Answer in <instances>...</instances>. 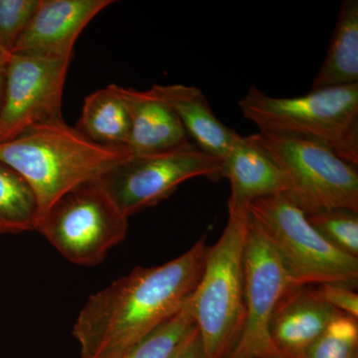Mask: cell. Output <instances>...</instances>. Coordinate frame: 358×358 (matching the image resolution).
Masks as SVG:
<instances>
[{
	"mask_svg": "<svg viewBox=\"0 0 358 358\" xmlns=\"http://www.w3.org/2000/svg\"><path fill=\"white\" fill-rule=\"evenodd\" d=\"M192 296L173 317L160 324L117 358H169L195 329Z\"/></svg>",
	"mask_w": 358,
	"mask_h": 358,
	"instance_id": "d6986e66",
	"label": "cell"
},
{
	"mask_svg": "<svg viewBox=\"0 0 358 358\" xmlns=\"http://www.w3.org/2000/svg\"><path fill=\"white\" fill-rule=\"evenodd\" d=\"M129 218L98 180L73 188L56 200L36 230L69 262L95 266L128 233Z\"/></svg>",
	"mask_w": 358,
	"mask_h": 358,
	"instance_id": "8992f818",
	"label": "cell"
},
{
	"mask_svg": "<svg viewBox=\"0 0 358 358\" xmlns=\"http://www.w3.org/2000/svg\"><path fill=\"white\" fill-rule=\"evenodd\" d=\"M352 84H358V1L345 0L312 90Z\"/></svg>",
	"mask_w": 358,
	"mask_h": 358,
	"instance_id": "2e32d148",
	"label": "cell"
},
{
	"mask_svg": "<svg viewBox=\"0 0 358 358\" xmlns=\"http://www.w3.org/2000/svg\"><path fill=\"white\" fill-rule=\"evenodd\" d=\"M338 313L320 298L313 286L291 287L271 319L273 345L282 358H305Z\"/></svg>",
	"mask_w": 358,
	"mask_h": 358,
	"instance_id": "7c38bea8",
	"label": "cell"
},
{
	"mask_svg": "<svg viewBox=\"0 0 358 358\" xmlns=\"http://www.w3.org/2000/svg\"><path fill=\"white\" fill-rule=\"evenodd\" d=\"M313 288L327 305L336 308L339 313L358 319V294L355 293V288L336 282L315 285Z\"/></svg>",
	"mask_w": 358,
	"mask_h": 358,
	"instance_id": "603a6c76",
	"label": "cell"
},
{
	"mask_svg": "<svg viewBox=\"0 0 358 358\" xmlns=\"http://www.w3.org/2000/svg\"><path fill=\"white\" fill-rule=\"evenodd\" d=\"M222 162L223 178L231 187L228 206L249 209L257 199L291 192L286 174L252 134H239Z\"/></svg>",
	"mask_w": 358,
	"mask_h": 358,
	"instance_id": "4fadbf2b",
	"label": "cell"
},
{
	"mask_svg": "<svg viewBox=\"0 0 358 358\" xmlns=\"http://www.w3.org/2000/svg\"><path fill=\"white\" fill-rule=\"evenodd\" d=\"M150 90L176 112L199 150L221 159L226 157L239 134L216 117L201 90L183 84H155Z\"/></svg>",
	"mask_w": 358,
	"mask_h": 358,
	"instance_id": "9a60e30c",
	"label": "cell"
},
{
	"mask_svg": "<svg viewBox=\"0 0 358 358\" xmlns=\"http://www.w3.org/2000/svg\"><path fill=\"white\" fill-rule=\"evenodd\" d=\"M310 225L331 246L346 255L358 258V211L329 208L307 214Z\"/></svg>",
	"mask_w": 358,
	"mask_h": 358,
	"instance_id": "ffe728a7",
	"label": "cell"
},
{
	"mask_svg": "<svg viewBox=\"0 0 358 358\" xmlns=\"http://www.w3.org/2000/svg\"><path fill=\"white\" fill-rule=\"evenodd\" d=\"M222 173V159L190 143L159 154L131 157L98 181L129 218L169 199L186 180L199 176L220 180Z\"/></svg>",
	"mask_w": 358,
	"mask_h": 358,
	"instance_id": "ba28073f",
	"label": "cell"
},
{
	"mask_svg": "<svg viewBox=\"0 0 358 358\" xmlns=\"http://www.w3.org/2000/svg\"><path fill=\"white\" fill-rule=\"evenodd\" d=\"M246 317L236 348L227 358H282L270 336L271 319L291 287L279 254L250 215L244 249Z\"/></svg>",
	"mask_w": 358,
	"mask_h": 358,
	"instance_id": "30bf717a",
	"label": "cell"
},
{
	"mask_svg": "<svg viewBox=\"0 0 358 358\" xmlns=\"http://www.w3.org/2000/svg\"><path fill=\"white\" fill-rule=\"evenodd\" d=\"M39 3L40 0H0V44L9 52Z\"/></svg>",
	"mask_w": 358,
	"mask_h": 358,
	"instance_id": "7402d4cb",
	"label": "cell"
},
{
	"mask_svg": "<svg viewBox=\"0 0 358 358\" xmlns=\"http://www.w3.org/2000/svg\"><path fill=\"white\" fill-rule=\"evenodd\" d=\"M131 157L128 148L96 143L64 120L40 124L0 143V162L31 187L38 201L39 220L65 193L98 180Z\"/></svg>",
	"mask_w": 358,
	"mask_h": 358,
	"instance_id": "7a4b0ae2",
	"label": "cell"
},
{
	"mask_svg": "<svg viewBox=\"0 0 358 358\" xmlns=\"http://www.w3.org/2000/svg\"><path fill=\"white\" fill-rule=\"evenodd\" d=\"M249 209L228 206V220L215 245L208 247L203 272L192 296L193 320L204 358H227L243 331L244 249Z\"/></svg>",
	"mask_w": 358,
	"mask_h": 358,
	"instance_id": "3957f363",
	"label": "cell"
},
{
	"mask_svg": "<svg viewBox=\"0 0 358 358\" xmlns=\"http://www.w3.org/2000/svg\"><path fill=\"white\" fill-rule=\"evenodd\" d=\"M75 128L100 145L127 148L129 115L121 86L110 84L86 96Z\"/></svg>",
	"mask_w": 358,
	"mask_h": 358,
	"instance_id": "e0dca14e",
	"label": "cell"
},
{
	"mask_svg": "<svg viewBox=\"0 0 358 358\" xmlns=\"http://www.w3.org/2000/svg\"><path fill=\"white\" fill-rule=\"evenodd\" d=\"M129 115L127 148L133 157L159 154L192 143L178 115L148 91L121 87Z\"/></svg>",
	"mask_w": 358,
	"mask_h": 358,
	"instance_id": "5bb4252c",
	"label": "cell"
},
{
	"mask_svg": "<svg viewBox=\"0 0 358 358\" xmlns=\"http://www.w3.org/2000/svg\"><path fill=\"white\" fill-rule=\"evenodd\" d=\"M238 106L259 131L320 141L358 166V84L310 90L293 98L267 95L252 85Z\"/></svg>",
	"mask_w": 358,
	"mask_h": 358,
	"instance_id": "277c9868",
	"label": "cell"
},
{
	"mask_svg": "<svg viewBox=\"0 0 358 358\" xmlns=\"http://www.w3.org/2000/svg\"><path fill=\"white\" fill-rule=\"evenodd\" d=\"M39 205L28 183L0 162V235L36 230Z\"/></svg>",
	"mask_w": 358,
	"mask_h": 358,
	"instance_id": "ac0fdd59",
	"label": "cell"
},
{
	"mask_svg": "<svg viewBox=\"0 0 358 358\" xmlns=\"http://www.w3.org/2000/svg\"><path fill=\"white\" fill-rule=\"evenodd\" d=\"M252 136L286 174L289 195L306 214L329 208L358 211L357 166L310 138L266 131Z\"/></svg>",
	"mask_w": 358,
	"mask_h": 358,
	"instance_id": "52a82bcc",
	"label": "cell"
},
{
	"mask_svg": "<svg viewBox=\"0 0 358 358\" xmlns=\"http://www.w3.org/2000/svg\"><path fill=\"white\" fill-rule=\"evenodd\" d=\"M249 211L279 254L294 287L336 282L357 288L358 258L320 236L289 194L257 199Z\"/></svg>",
	"mask_w": 358,
	"mask_h": 358,
	"instance_id": "5b68a950",
	"label": "cell"
},
{
	"mask_svg": "<svg viewBox=\"0 0 358 358\" xmlns=\"http://www.w3.org/2000/svg\"><path fill=\"white\" fill-rule=\"evenodd\" d=\"M113 0H40L11 53L72 59L78 37Z\"/></svg>",
	"mask_w": 358,
	"mask_h": 358,
	"instance_id": "8fae6325",
	"label": "cell"
},
{
	"mask_svg": "<svg viewBox=\"0 0 358 358\" xmlns=\"http://www.w3.org/2000/svg\"><path fill=\"white\" fill-rule=\"evenodd\" d=\"M71 59L11 53L0 110V143L63 121L62 96Z\"/></svg>",
	"mask_w": 358,
	"mask_h": 358,
	"instance_id": "9c48e42d",
	"label": "cell"
},
{
	"mask_svg": "<svg viewBox=\"0 0 358 358\" xmlns=\"http://www.w3.org/2000/svg\"><path fill=\"white\" fill-rule=\"evenodd\" d=\"M207 250L204 235L174 260L134 268L92 294L73 327L81 358L120 357L178 313L199 285Z\"/></svg>",
	"mask_w": 358,
	"mask_h": 358,
	"instance_id": "6da1fadb",
	"label": "cell"
},
{
	"mask_svg": "<svg viewBox=\"0 0 358 358\" xmlns=\"http://www.w3.org/2000/svg\"><path fill=\"white\" fill-rule=\"evenodd\" d=\"M169 358H204L201 338L196 327Z\"/></svg>",
	"mask_w": 358,
	"mask_h": 358,
	"instance_id": "cb8c5ba5",
	"label": "cell"
},
{
	"mask_svg": "<svg viewBox=\"0 0 358 358\" xmlns=\"http://www.w3.org/2000/svg\"><path fill=\"white\" fill-rule=\"evenodd\" d=\"M305 358H358V319L339 313Z\"/></svg>",
	"mask_w": 358,
	"mask_h": 358,
	"instance_id": "44dd1931",
	"label": "cell"
},
{
	"mask_svg": "<svg viewBox=\"0 0 358 358\" xmlns=\"http://www.w3.org/2000/svg\"><path fill=\"white\" fill-rule=\"evenodd\" d=\"M11 52L4 48L0 44V110L3 102L4 88H6L7 67H8L9 59Z\"/></svg>",
	"mask_w": 358,
	"mask_h": 358,
	"instance_id": "d4e9b609",
	"label": "cell"
}]
</instances>
